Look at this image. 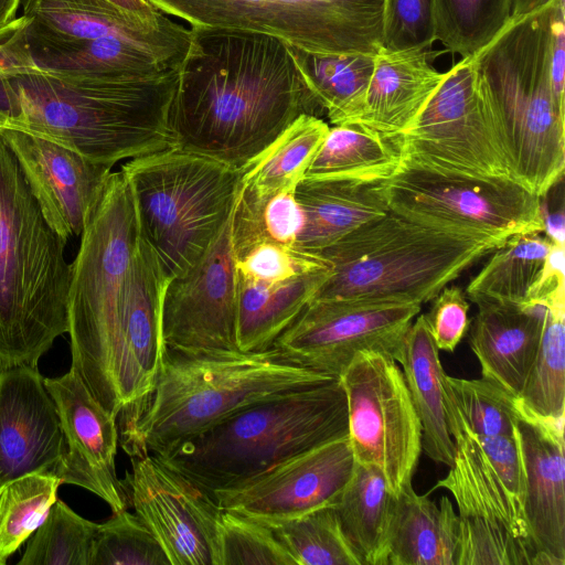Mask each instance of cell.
<instances>
[{
	"label": "cell",
	"instance_id": "cell-1",
	"mask_svg": "<svg viewBox=\"0 0 565 565\" xmlns=\"http://www.w3.org/2000/svg\"><path fill=\"white\" fill-rule=\"evenodd\" d=\"M178 73L175 147L239 170L299 116L323 115L290 45L268 34L191 29Z\"/></svg>",
	"mask_w": 565,
	"mask_h": 565
},
{
	"label": "cell",
	"instance_id": "cell-2",
	"mask_svg": "<svg viewBox=\"0 0 565 565\" xmlns=\"http://www.w3.org/2000/svg\"><path fill=\"white\" fill-rule=\"evenodd\" d=\"M178 67L127 78H89L33 64L26 38L4 74L0 127L20 129L114 167L175 147L171 117Z\"/></svg>",
	"mask_w": 565,
	"mask_h": 565
},
{
	"label": "cell",
	"instance_id": "cell-3",
	"mask_svg": "<svg viewBox=\"0 0 565 565\" xmlns=\"http://www.w3.org/2000/svg\"><path fill=\"white\" fill-rule=\"evenodd\" d=\"M337 377L259 352L167 348L152 391L119 413V441L130 457L159 454L234 414Z\"/></svg>",
	"mask_w": 565,
	"mask_h": 565
},
{
	"label": "cell",
	"instance_id": "cell-4",
	"mask_svg": "<svg viewBox=\"0 0 565 565\" xmlns=\"http://www.w3.org/2000/svg\"><path fill=\"white\" fill-rule=\"evenodd\" d=\"M0 134V367L38 366L68 331L72 264Z\"/></svg>",
	"mask_w": 565,
	"mask_h": 565
},
{
	"label": "cell",
	"instance_id": "cell-5",
	"mask_svg": "<svg viewBox=\"0 0 565 565\" xmlns=\"http://www.w3.org/2000/svg\"><path fill=\"white\" fill-rule=\"evenodd\" d=\"M140 241L136 206L121 171L92 207L72 263L68 331L73 369L115 417L119 406L121 308Z\"/></svg>",
	"mask_w": 565,
	"mask_h": 565
},
{
	"label": "cell",
	"instance_id": "cell-6",
	"mask_svg": "<svg viewBox=\"0 0 565 565\" xmlns=\"http://www.w3.org/2000/svg\"><path fill=\"white\" fill-rule=\"evenodd\" d=\"M345 435L347 399L337 377L257 403L153 456L211 493Z\"/></svg>",
	"mask_w": 565,
	"mask_h": 565
},
{
	"label": "cell",
	"instance_id": "cell-7",
	"mask_svg": "<svg viewBox=\"0 0 565 565\" xmlns=\"http://www.w3.org/2000/svg\"><path fill=\"white\" fill-rule=\"evenodd\" d=\"M555 1L511 17L473 54L498 118L511 178L541 198L563 179L565 169V109L551 82Z\"/></svg>",
	"mask_w": 565,
	"mask_h": 565
},
{
	"label": "cell",
	"instance_id": "cell-8",
	"mask_svg": "<svg viewBox=\"0 0 565 565\" xmlns=\"http://www.w3.org/2000/svg\"><path fill=\"white\" fill-rule=\"evenodd\" d=\"M494 248L390 210L319 254L330 274L312 300L422 305Z\"/></svg>",
	"mask_w": 565,
	"mask_h": 565
},
{
	"label": "cell",
	"instance_id": "cell-9",
	"mask_svg": "<svg viewBox=\"0 0 565 565\" xmlns=\"http://www.w3.org/2000/svg\"><path fill=\"white\" fill-rule=\"evenodd\" d=\"M134 198L139 234L169 282L190 270L233 212L242 171L172 147L120 168Z\"/></svg>",
	"mask_w": 565,
	"mask_h": 565
},
{
	"label": "cell",
	"instance_id": "cell-10",
	"mask_svg": "<svg viewBox=\"0 0 565 565\" xmlns=\"http://www.w3.org/2000/svg\"><path fill=\"white\" fill-rule=\"evenodd\" d=\"M191 29L258 32L313 54L375 55L385 0H147Z\"/></svg>",
	"mask_w": 565,
	"mask_h": 565
},
{
	"label": "cell",
	"instance_id": "cell-11",
	"mask_svg": "<svg viewBox=\"0 0 565 565\" xmlns=\"http://www.w3.org/2000/svg\"><path fill=\"white\" fill-rule=\"evenodd\" d=\"M390 209L422 225L494 247L543 233L542 198L508 178L440 172L401 162L387 179Z\"/></svg>",
	"mask_w": 565,
	"mask_h": 565
},
{
	"label": "cell",
	"instance_id": "cell-12",
	"mask_svg": "<svg viewBox=\"0 0 565 565\" xmlns=\"http://www.w3.org/2000/svg\"><path fill=\"white\" fill-rule=\"evenodd\" d=\"M396 136L402 161L476 177L512 179L498 118L473 55L448 72L413 124Z\"/></svg>",
	"mask_w": 565,
	"mask_h": 565
},
{
	"label": "cell",
	"instance_id": "cell-13",
	"mask_svg": "<svg viewBox=\"0 0 565 565\" xmlns=\"http://www.w3.org/2000/svg\"><path fill=\"white\" fill-rule=\"evenodd\" d=\"M339 379L355 461L376 467L397 497L412 486L422 454V426L402 369L387 354L364 350Z\"/></svg>",
	"mask_w": 565,
	"mask_h": 565
},
{
	"label": "cell",
	"instance_id": "cell-14",
	"mask_svg": "<svg viewBox=\"0 0 565 565\" xmlns=\"http://www.w3.org/2000/svg\"><path fill=\"white\" fill-rule=\"evenodd\" d=\"M454 461L431 490H448L458 507L457 565H534L541 552L523 503L498 476L473 436L446 409Z\"/></svg>",
	"mask_w": 565,
	"mask_h": 565
},
{
	"label": "cell",
	"instance_id": "cell-15",
	"mask_svg": "<svg viewBox=\"0 0 565 565\" xmlns=\"http://www.w3.org/2000/svg\"><path fill=\"white\" fill-rule=\"evenodd\" d=\"M422 305L391 301L311 300L277 338L286 361L340 377L361 351L374 350L396 362Z\"/></svg>",
	"mask_w": 565,
	"mask_h": 565
},
{
	"label": "cell",
	"instance_id": "cell-16",
	"mask_svg": "<svg viewBox=\"0 0 565 565\" xmlns=\"http://www.w3.org/2000/svg\"><path fill=\"white\" fill-rule=\"evenodd\" d=\"M121 482L170 565H217L222 509L209 492L150 454L131 457V471Z\"/></svg>",
	"mask_w": 565,
	"mask_h": 565
},
{
	"label": "cell",
	"instance_id": "cell-17",
	"mask_svg": "<svg viewBox=\"0 0 565 565\" xmlns=\"http://www.w3.org/2000/svg\"><path fill=\"white\" fill-rule=\"evenodd\" d=\"M232 218L233 212L198 263L166 287L162 330L169 349L239 351L236 342L237 269Z\"/></svg>",
	"mask_w": 565,
	"mask_h": 565
},
{
	"label": "cell",
	"instance_id": "cell-18",
	"mask_svg": "<svg viewBox=\"0 0 565 565\" xmlns=\"http://www.w3.org/2000/svg\"><path fill=\"white\" fill-rule=\"evenodd\" d=\"M354 467L345 435L290 457L242 486L210 494L221 509L259 522L288 520L333 505Z\"/></svg>",
	"mask_w": 565,
	"mask_h": 565
},
{
	"label": "cell",
	"instance_id": "cell-19",
	"mask_svg": "<svg viewBox=\"0 0 565 565\" xmlns=\"http://www.w3.org/2000/svg\"><path fill=\"white\" fill-rule=\"evenodd\" d=\"M44 384L55 403L65 445L53 473L62 484L96 494L113 512L127 509V495L115 466L117 417L102 406L73 369L61 376L44 377Z\"/></svg>",
	"mask_w": 565,
	"mask_h": 565
},
{
	"label": "cell",
	"instance_id": "cell-20",
	"mask_svg": "<svg viewBox=\"0 0 565 565\" xmlns=\"http://www.w3.org/2000/svg\"><path fill=\"white\" fill-rule=\"evenodd\" d=\"M49 225L64 239L83 233L111 167L30 132L0 127Z\"/></svg>",
	"mask_w": 565,
	"mask_h": 565
},
{
	"label": "cell",
	"instance_id": "cell-21",
	"mask_svg": "<svg viewBox=\"0 0 565 565\" xmlns=\"http://www.w3.org/2000/svg\"><path fill=\"white\" fill-rule=\"evenodd\" d=\"M65 450L55 403L34 365L0 367V487L53 470Z\"/></svg>",
	"mask_w": 565,
	"mask_h": 565
},
{
	"label": "cell",
	"instance_id": "cell-22",
	"mask_svg": "<svg viewBox=\"0 0 565 565\" xmlns=\"http://www.w3.org/2000/svg\"><path fill=\"white\" fill-rule=\"evenodd\" d=\"M519 407L516 433L525 477V520L539 550L564 565L565 420L540 417L520 401Z\"/></svg>",
	"mask_w": 565,
	"mask_h": 565
},
{
	"label": "cell",
	"instance_id": "cell-23",
	"mask_svg": "<svg viewBox=\"0 0 565 565\" xmlns=\"http://www.w3.org/2000/svg\"><path fill=\"white\" fill-rule=\"evenodd\" d=\"M23 14L34 24L73 39L117 38L135 43L179 66L191 41V29L171 17L157 26L127 18L107 0H22Z\"/></svg>",
	"mask_w": 565,
	"mask_h": 565
},
{
	"label": "cell",
	"instance_id": "cell-24",
	"mask_svg": "<svg viewBox=\"0 0 565 565\" xmlns=\"http://www.w3.org/2000/svg\"><path fill=\"white\" fill-rule=\"evenodd\" d=\"M476 305L469 345L482 377L519 397L540 347L546 308L504 301Z\"/></svg>",
	"mask_w": 565,
	"mask_h": 565
},
{
	"label": "cell",
	"instance_id": "cell-25",
	"mask_svg": "<svg viewBox=\"0 0 565 565\" xmlns=\"http://www.w3.org/2000/svg\"><path fill=\"white\" fill-rule=\"evenodd\" d=\"M295 196L302 213L295 248L316 255L391 210L387 180L305 177Z\"/></svg>",
	"mask_w": 565,
	"mask_h": 565
},
{
	"label": "cell",
	"instance_id": "cell-26",
	"mask_svg": "<svg viewBox=\"0 0 565 565\" xmlns=\"http://www.w3.org/2000/svg\"><path fill=\"white\" fill-rule=\"evenodd\" d=\"M429 57L428 49L392 51L382 46L374 55L359 122L387 136L404 132L445 77Z\"/></svg>",
	"mask_w": 565,
	"mask_h": 565
},
{
	"label": "cell",
	"instance_id": "cell-27",
	"mask_svg": "<svg viewBox=\"0 0 565 565\" xmlns=\"http://www.w3.org/2000/svg\"><path fill=\"white\" fill-rule=\"evenodd\" d=\"M26 40L36 67L63 75L127 78L151 76L179 67L121 39L66 38L34 24L30 19Z\"/></svg>",
	"mask_w": 565,
	"mask_h": 565
},
{
	"label": "cell",
	"instance_id": "cell-28",
	"mask_svg": "<svg viewBox=\"0 0 565 565\" xmlns=\"http://www.w3.org/2000/svg\"><path fill=\"white\" fill-rule=\"evenodd\" d=\"M330 266L268 284L237 274L236 342L242 352L270 349L313 299Z\"/></svg>",
	"mask_w": 565,
	"mask_h": 565
},
{
	"label": "cell",
	"instance_id": "cell-29",
	"mask_svg": "<svg viewBox=\"0 0 565 565\" xmlns=\"http://www.w3.org/2000/svg\"><path fill=\"white\" fill-rule=\"evenodd\" d=\"M459 518L450 499L439 505L413 487L395 500L387 565H457Z\"/></svg>",
	"mask_w": 565,
	"mask_h": 565
},
{
	"label": "cell",
	"instance_id": "cell-30",
	"mask_svg": "<svg viewBox=\"0 0 565 565\" xmlns=\"http://www.w3.org/2000/svg\"><path fill=\"white\" fill-rule=\"evenodd\" d=\"M397 363L420 422L422 451L433 461L450 467L455 444L444 403L445 371L425 315L408 328Z\"/></svg>",
	"mask_w": 565,
	"mask_h": 565
},
{
	"label": "cell",
	"instance_id": "cell-31",
	"mask_svg": "<svg viewBox=\"0 0 565 565\" xmlns=\"http://www.w3.org/2000/svg\"><path fill=\"white\" fill-rule=\"evenodd\" d=\"M395 500L376 467L355 461L350 481L332 507L362 565H387Z\"/></svg>",
	"mask_w": 565,
	"mask_h": 565
},
{
	"label": "cell",
	"instance_id": "cell-32",
	"mask_svg": "<svg viewBox=\"0 0 565 565\" xmlns=\"http://www.w3.org/2000/svg\"><path fill=\"white\" fill-rule=\"evenodd\" d=\"M329 125L312 115L299 116L242 171L241 200L263 202L285 190H295L323 142Z\"/></svg>",
	"mask_w": 565,
	"mask_h": 565
},
{
	"label": "cell",
	"instance_id": "cell-33",
	"mask_svg": "<svg viewBox=\"0 0 565 565\" xmlns=\"http://www.w3.org/2000/svg\"><path fill=\"white\" fill-rule=\"evenodd\" d=\"M402 161L396 136L363 124L339 125L329 131L305 177L387 180Z\"/></svg>",
	"mask_w": 565,
	"mask_h": 565
},
{
	"label": "cell",
	"instance_id": "cell-34",
	"mask_svg": "<svg viewBox=\"0 0 565 565\" xmlns=\"http://www.w3.org/2000/svg\"><path fill=\"white\" fill-rule=\"evenodd\" d=\"M290 47L328 120L333 126L359 122L365 108L374 55L313 54Z\"/></svg>",
	"mask_w": 565,
	"mask_h": 565
},
{
	"label": "cell",
	"instance_id": "cell-35",
	"mask_svg": "<svg viewBox=\"0 0 565 565\" xmlns=\"http://www.w3.org/2000/svg\"><path fill=\"white\" fill-rule=\"evenodd\" d=\"M541 234H515L495 247L468 284L467 297L475 303L504 301L526 305L552 243Z\"/></svg>",
	"mask_w": 565,
	"mask_h": 565
},
{
	"label": "cell",
	"instance_id": "cell-36",
	"mask_svg": "<svg viewBox=\"0 0 565 565\" xmlns=\"http://www.w3.org/2000/svg\"><path fill=\"white\" fill-rule=\"evenodd\" d=\"M545 308L540 347L518 398L540 417L565 420V300Z\"/></svg>",
	"mask_w": 565,
	"mask_h": 565
},
{
	"label": "cell",
	"instance_id": "cell-37",
	"mask_svg": "<svg viewBox=\"0 0 565 565\" xmlns=\"http://www.w3.org/2000/svg\"><path fill=\"white\" fill-rule=\"evenodd\" d=\"M61 486L57 476L40 471L12 479L0 488V565L41 525Z\"/></svg>",
	"mask_w": 565,
	"mask_h": 565
},
{
	"label": "cell",
	"instance_id": "cell-38",
	"mask_svg": "<svg viewBox=\"0 0 565 565\" xmlns=\"http://www.w3.org/2000/svg\"><path fill=\"white\" fill-rule=\"evenodd\" d=\"M445 408L476 436H511L520 416L518 397L486 380H466L445 373Z\"/></svg>",
	"mask_w": 565,
	"mask_h": 565
},
{
	"label": "cell",
	"instance_id": "cell-39",
	"mask_svg": "<svg viewBox=\"0 0 565 565\" xmlns=\"http://www.w3.org/2000/svg\"><path fill=\"white\" fill-rule=\"evenodd\" d=\"M260 523L271 530L295 565H362L332 505L288 520Z\"/></svg>",
	"mask_w": 565,
	"mask_h": 565
},
{
	"label": "cell",
	"instance_id": "cell-40",
	"mask_svg": "<svg viewBox=\"0 0 565 565\" xmlns=\"http://www.w3.org/2000/svg\"><path fill=\"white\" fill-rule=\"evenodd\" d=\"M436 40L467 57L487 45L511 18V0H430Z\"/></svg>",
	"mask_w": 565,
	"mask_h": 565
},
{
	"label": "cell",
	"instance_id": "cell-41",
	"mask_svg": "<svg viewBox=\"0 0 565 565\" xmlns=\"http://www.w3.org/2000/svg\"><path fill=\"white\" fill-rule=\"evenodd\" d=\"M98 525L56 499L18 564L89 565Z\"/></svg>",
	"mask_w": 565,
	"mask_h": 565
},
{
	"label": "cell",
	"instance_id": "cell-42",
	"mask_svg": "<svg viewBox=\"0 0 565 565\" xmlns=\"http://www.w3.org/2000/svg\"><path fill=\"white\" fill-rule=\"evenodd\" d=\"M295 190L281 191L258 203L241 200L237 192L232 218L236 258L264 242L295 248L302 227V213Z\"/></svg>",
	"mask_w": 565,
	"mask_h": 565
},
{
	"label": "cell",
	"instance_id": "cell-43",
	"mask_svg": "<svg viewBox=\"0 0 565 565\" xmlns=\"http://www.w3.org/2000/svg\"><path fill=\"white\" fill-rule=\"evenodd\" d=\"M89 565H170V562L145 523L125 509L99 523Z\"/></svg>",
	"mask_w": 565,
	"mask_h": 565
},
{
	"label": "cell",
	"instance_id": "cell-44",
	"mask_svg": "<svg viewBox=\"0 0 565 565\" xmlns=\"http://www.w3.org/2000/svg\"><path fill=\"white\" fill-rule=\"evenodd\" d=\"M216 540L217 565H295L269 527L236 512L222 509Z\"/></svg>",
	"mask_w": 565,
	"mask_h": 565
},
{
	"label": "cell",
	"instance_id": "cell-45",
	"mask_svg": "<svg viewBox=\"0 0 565 565\" xmlns=\"http://www.w3.org/2000/svg\"><path fill=\"white\" fill-rule=\"evenodd\" d=\"M329 266L316 254L264 242L236 258L237 274L247 279L275 284Z\"/></svg>",
	"mask_w": 565,
	"mask_h": 565
},
{
	"label": "cell",
	"instance_id": "cell-46",
	"mask_svg": "<svg viewBox=\"0 0 565 565\" xmlns=\"http://www.w3.org/2000/svg\"><path fill=\"white\" fill-rule=\"evenodd\" d=\"M436 40L430 0H385L383 46L392 51L429 49Z\"/></svg>",
	"mask_w": 565,
	"mask_h": 565
},
{
	"label": "cell",
	"instance_id": "cell-47",
	"mask_svg": "<svg viewBox=\"0 0 565 565\" xmlns=\"http://www.w3.org/2000/svg\"><path fill=\"white\" fill-rule=\"evenodd\" d=\"M433 300L425 315L428 330L438 350L454 352L470 326L466 295L457 286H446Z\"/></svg>",
	"mask_w": 565,
	"mask_h": 565
},
{
	"label": "cell",
	"instance_id": "cell-48",
	"mask_svg": "<svg viewBox=\"0 0 565 565\" xmlns=\"http://www.w3.org/2000/svg\"><path fill=\"white\" fill-rule=\"evenodd\" d=\"M472 436L511 493L524 503L525 477L516 430L511 436Z\"/></svg>",
	"mask_w": 565,
	"mask_h": 565
},
{
	"label": "cell",
	"instance_id": "cell-49",
	"mask_svg": "<svg viewBox=\"0 0 565 565\" xmlns=\"http://www.w3.org/2000/svg\"><path fill=\"white\" fill-rule=\"evenodd\" d=\"M565 246L551 243L541 275L532 288L526 305H547L565 300Z\"/></svg>",
	"mask_w": 565,
	"mask_h": 565
},
{
	"label": "cell",
	"instance_id": "cell-50",
	"mask_svg": "<svg viewBox=\"0 0 565 565\" xmlns=\"http://www.w3.org/2000/svg\"><path fill=\"white\" fill-rule=\"evenodd\" d=\"M551 82L558 106L565 109V0H556L551 20Z\"/></svg>",
	"mask_w": 565,
	"mask_h": 565
},
{
	"label": "cell",
	"instance_id": "cell-51",
	"mask_svg": "<svg viewBox=\"0 0 565 565\" xmlns=\"http://www.w3.org/2000/svg\"><path fill=\"white\" fill-rule=\"evenodd\" d=\"M127 18L143 26H157L170 17L152 7L147 0H107Z\"/></svg>",
	"mask_w": 565,
	"mask_h": 565
},
{
	"label": "cell",
	"instance_id": "cell-52",
	"mask_svg": "<svg viewBox=\"0 0 565 565\" xmlns=\"http://www.w3.org/2000/svg\"><path fill=\"white\" fill-rule=\"evenodd\" d=\"M544 233L546 237L557 245L565 246V214L563 205L555 211H548L542 202Z\"/></svg>",
	"mask_w": 565,
	"mask_h": 565
},
{
	"label": "cell",
	"instance_id": "cell-53",
	"mask_svg": "<svg viewBox=\"0 0 565 565\" xmlns=\"http://www.w3.org/2000/svg\"><path fill=\"white\" fill-rule=\"evenodd\" d=\"M511 17H519L535 11L552 0H511Z\"/></svg>",
	"mask_w": 565,
	"mask_h": 565
},
{
	"label": "cell",
	"instance_id": "cell-54",
	"mask_svg": "<svg viewBox=\"0 0 565 565\" xmlns=\"http://www.w3.org/2000/svg\"><path fill=\"white\" fill-rule=\"evenodd\" d=\"M22 0H0V30L17 19Z\"/></svg>",
	"mask_w": 565,
	"mask_h": 565
},
{
	"label": "cell",
	"instance_id": "cell-55",
	"mask_svg": "<svg viewBox=\"0 0 565 565\" xmlns=\"http://www.w3.org/2000/svg\"><path fill=\"white\" fill-rule=\"evenodd\" d=\"M1 488V487H0Z\"/></svg>",
	"mask_w": 565,
	"mask_h": 565
}]
</instances>
